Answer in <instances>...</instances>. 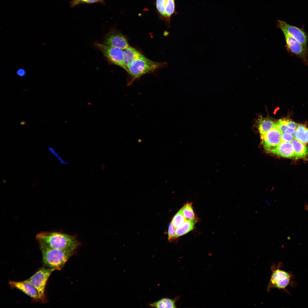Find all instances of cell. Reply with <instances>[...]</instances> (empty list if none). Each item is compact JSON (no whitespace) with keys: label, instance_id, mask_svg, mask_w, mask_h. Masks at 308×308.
Masks as SVG:
<instances>
[{"label":"cell","instance_id":"obj_23","mask_svg":"<svg viewBox=\"0 0 308 308\" xmlns=\"http://www.w3.org/2000/svg\"><path fill=\"white\" fill-rule=\"evenodd\" d=\"M96 3L105 4L104 0H72L70 2V5L71 7H73L82 3L91 4Z\"/></svg>","mask_w":308,"mask_h":308},{"label":"cell","instance_id":"obj_4","mask_svg":"<svg viewBox=\"0 0 308 308\" xmlns=\"http://www.w3.org/2000/svg\"><path fill=\"white\" fill-rule=\"evenodd\" d=\"M283 265L282 262H279L277 266L274 263L272 264L271 267V275L267 288L268 293L270 292L271 289L277 288L283 290L289 293L286 288L292 283L291 280L294 276L289 272L280 269Z\"/></svg>","mask_w":308,"mask_h":308},{"label":"cell","instance_id":"obj_18","mask_svg":"<svg viewBox=\"0 0 308 308\" xmlns=\"http://www.w3.org/2000/svg\"><path fill=\"white\" fill-rule=\"evenodd\" d=\"M151 307L155 308H176L175 301L167 298H164L149 305Z\"/></svg>","mask_w":308,"mask_h":308},{"label":"cell","instance_id":"obj_8","mask_svg":"<svg viewBox=\"0 0 308 308\" xmlns=\"http://www.w3.org/2000/svg\"><path fill=\"white\" fill-rule=\"evenodd\" d=\"M286 44L285 47L289 53L301 59L304 64L308 65V51L299 42L289 35L283 33Z\"/></svg>","mask_w":308,"mask_h":308},{"label":"cell","instance_id":"obj_24","mask_svg":"<svg viewBox=\"0 0 308 308\" xmlns=\"http://www.w3.org/2000/svg\"><path fill=\"white\" fill-rule=\"evenodd\" d=\"M289 119H281L276 122L275 127L278 129L282 133L288 127Z\"/></svg>","mask_w":308,"mask_h":308},{"label":"cell","instance_id":"obj_15","mask_svg":"<svg viewBox=\"0 0 308 308\" xmlns=\"http://www.w3.org/2000/svg\"><path fill=\"white\" fill-rule=\"evenodd\" d=\"M276 122L267 118H260L258 120V129L262 139L265 135L275 127Z\"/></svg>","mask_w":308,"mask_h":308},{"label":"cell","instance_id":"obj_27","mask_svg":"<svg viewBox=\"0 0 308 308\" xmlns=\"http://www.w3.org/2000/svg\"><path fill=\"white\" fill-rule=\"evenodd\" d=\"M294 138L292 134L285 133L282 134V141L291 143Z\"/></svg>","mask_w":308,"mask_h":308},{"label":"cell","instance_id":"obj_26","mask_svg":"<svg viewBox=\"0 0 308 308\" xmlns=\"http://www.w3.org/2000/svg\"><path fill=\"white\" fill-rule=\"evenodd\" d=\"M176 228L171 222L170 223L168 232V240L170 242L173 241L176 238L175 235Z\"/></svg>","mask_w":308,"mask_h":308},{"label":"cell","instance_id":"obj_13","mask_svg":"<svg viewBox=\"0 0 308 308\" xmlns=\"http://www.w3.org/2000/svg\"><path fill=\"white\" fill-rule=\"evenodd\" d=\"M144 56L138 50L130 46L124 50V64L127 70L128 67L133 61Z\"/></svg>","mask_w":308,"mask_h":308},{"label":"cell","instance_id":"obj_2","mask_svg":"<svg viewBox=\"0 0 308 308\" xmlns=\"http://www.w3.org/2000/svg\"><path fill=\"white\" fill-rule=\"evenodd\" d=\"M37 239L52 248L75 250L79 245L75 237L66 234L55 232H43L37 234Z\"/></svg>","mask_w":308,"mask_h":308},{"label":"cell","instance_id":"obj_1","mask_svg":"<svg viewBox=\"0 0 308 308\" xmlns=\"http://www.w3.org/2000/svg\"><path fill=\"white\" fill-rule=\"evenodd\" d=\"M38 242L43 264L48 268L60 270L74 254V250L54 248L41 241Z\"/></svg>","mask_w":308,"mask_h":308},{"label":"cell","instance_id":"obj_29","mask_svg":"<svg viewBox=\"0 0 308 308\" xmlns=\"http://www.w3.org/2000/svg\"><path fill=\"white\" fill-rule=\"evenodd\" d=\"M296 129L288 126L285 130L284 133H289L291 134H293Z\"/></svg>","mask_w":308,"mask_h":308},{"label":"cell","instance_id":"obj_16","mask_svg":"<svg viewBox=\"0 0 308 308\" xmlns=\"http://www.w3.org/2000/svg\"><path fill=\"white\" fill-rule=\"evenodd\" d=\"M294 138L302 143H308V128L303 125H298L293 134Z\"/></svg>","mask_w":308,"mask_h":308},{"label":"cell","instance_id":"obj_32","mask_svg":"<svg viewBox=\"0 0 308 308\" xmlns=\"http://www.w3.org/2000/svg\"><path fill=\"white\" fill-rule=\"evenodd\" d=\"M307 209L308 210V207H307Z\"/></svg>","mask_w":308,"mask_h":308},{"label":"cell","instance_id":"obj_22","mask_svg":"<svg viewBox=\"0 0 308 308\" xmlns=\"http://www.w3.org/2000/svg\"><path fill=\"white\" fill-rule=\"evenodd\" d=\"M166 0H156L155 6L158 14L163 20H166L165 3Z\"/></svg>","mask_w":308,"mask_h":308},{"label":"cell","instance_id":"obj_28","mask_svg":"<svg viewBox=\"0 0 308 308\" xmlns=\"http://www.w3.org/2000/svg\"><path fill=\"white\" fill-rule=\"evenodd\" d=\"M298 124L295 122L289 120L288 122V126L296 129Z\"/></svg>","mask_w":308,"mask_h":308},{"label":"cell","instance_id":"obj_20","mask_svg":"<svg viewBox=\"0 0 308 308\" xmlns=\"http://www.w3.org/2000/svg\"><path fill=\"white\" fill-rule=\"evenodd\" d=\"M181 209L186 220L195 219V215L191 203H187Z\"/></svg>","mask_w":308,"mask_h":308},{"label":"cell","instance_id":"obj_12","mask_svg":"<svg viewBox=\"0 0 308 308\" xmlns=\"http://www.w3.org/2000/svg\"><path fill=\"white\" fill-rule=\"evenodd\" d=\"M271 153L280 157L295 159V155L291 142L282 141Z\"/></svg>","mask_w":308,"mask_h":308},{"label":"cell","instance_id":"obj_11","mask_svg":"<svg viewBox=\"0 0 308 308\" xmlns=\"http://www.w3.org/2000/svg\"><path fill=\"white\" fill-rule=\"evenodd\" d=\"M9 283L11 287L20 290L33 299L40 300L37 289L26 280L21 281H10Z\"/></svg>","mask_w":308,"mask_h":308},{"label":"cell","instance_id":"obj_14","mask_svg":"<svg viewBox=\"0 0 308 308\" xmlns=\"http://www.w3.org/2000/svg\"><path fill=\"white\" fill-rule=\"evenodd\" d=\"M295 159H306L308 157V146L294 138L291 142Z\"/></svg>","mask_w":308,"mask_h":308},{"label":"cell","instance_id":"obj_10","mask_svg":"<svg viewBox=\"0 0 308 308\" xmlns=\"http://www.w3.org/2000/svg\"><path fill=\"white\" fill-rule=\"evenodd\" d=\"M282 134L276 127L266 133L262 139L264 148L271 153L281 142Z\"/></svg>","mask_w":308,"mask_h":308},{"label":"cell","instance_id":"obj_6","mask_svg":"<svg viewBox=\"0 0 308 308\" xmlns=\"http://www.w3.org/2000/svg\"><path fill=\"white\" fill-rule=\"evenodd\" d=\"M55 270L54 268H42L26 280L37 289L40 300L44 299L45 288L47 282L52 273Z\"/></svg>","mask_w":308,"mask_h":308},{"label":"cell","instance_id":"obj_25","mask_svg":"<svg viewBox=\"0 0 308 308\" xmlns=\"http://www.w3.org/2000/svg\"><path fill=\"white\" fill-rule=\"evenodd\" d=\"M48 149V151L56 158L60 163L63 165L68 164V162L64 159L52 147L49 146Z\"/></svg>","mask_w":308,"mask_h":308},{"label":"cell","instance_id":"obj_7","mask_svg":"<svg viewBox=\"0 0 308 308\" xmlns=\"http://www.w3.org/2000/svg\"><path fill=\"white\" fill-rule=\"evenodd\" d=\"M277 24L278 27L282 30L283 33H286L295 39L308 51L307 46L308 33L303 29L280 20H277Z\"/></svg>","mask_w":308,"mask_h":308},{"label":"cell","instance_id":"obj_5","mask_svg":"<svg viewBox=\"0 0 308 308\" xmlns=\"http://www.w3.org/2000/svg\"><path fill=\"white\" fill-rule=\"evenodd\" d=\"M94 45L110 63L120 66L127 72L124 64L123 50L98 42Z\"/></svg>","mask_w":308,"mask_h":308},{"label":"cell","instance_id":"obj_19","mask_svg":"<svg viewBox=\"0 0 308 308\" xmlns=\"http://www.w3.org/2000/svg\"><path fill=\"white\" fill-rule=\"evenodd\" d=\"M175 0H166L165 3V10L166 20L169 24L171 15L175 13Z\"/></svg>","mask_w":308,"mask_h":308},{"label":"cell","instance_id":"obj_17","mask_svg":"<svg viewBox=\"0 0 308 308\" xmlns=\"http://www.w3.org/2000/svg\"><path fill=\"white\" fill-rule=\"evenodd\" d=\"M196 221L195 219L186 220L182 225L176 228L175 231L176 238L185 234L192 230Z\"/></svg>","mask_w":308,"mask_h":308},{"label":"cell","instance_id":"obj_9","mask_svg":"<svg viewBox=\"0 0 308 308\" xmlns=\"http://www.w3.org/2000/svg\"><path fill=\"white\" fill-rule=\"evenodd\" d=\"M104 44L123 50L130 46L125 36L115 29H111L106 35Z\"/></svg>","mask_w":308,"mask_h":308},{"label":"cell","instance_id":"obj_21","mask_svg":"<svg viewBox=\"0 0 308 308\" xmlns=\"http://www.w3.org/2000/svg\"><path fill=\"white\" fill-rule=\"evenodd\" d=\"M186 220L181 209L174 216L171 222L176 228L182 225Z\"/></svg>","mask_w":308,"mask_h":308},{"label":"cell","instance_id":"obj_31","mask_svg":"<svg viewBox=\"0 0 308 308\" xmlns=\"http://www.w3.org/2000/svg\"><path fill=\"white\" fill-rule=\"evenodd\" d=\"M266 203H267L269 206H270V204L269 201H266Z\"/></svg>","mask_w":308,"mask_h":308},{"label":"cell","instance_id":"obj_30","mask_svg":"<svg viewBox=\"0 0 308 308\" xmlns=\"http://www.w3.org/2000/svg\"><path fill=\"white\" fill-rule=\"evenodd\" d=\"M17 73L19 76H22L25 75L26 72L25 70L21 68L17 70Z\"/></svg>","mask_w":308,"mask_h":308},{"label":"cell","instance_id":"obj_3","mask_svg":"<svg viewBox=\"0 0 308 308\" xmlns=\"http://www.w3.org/2000/svg\"><path fill=\"white\" fill-rule=\"evenodd\" d=\"M166 64L153 61L145 56L133 61L127 69V72L131 76L127 86L132 84L136 79L146 74L152 72L158 69L164 67Z\"/></svg>","mask_w":308,"mask_h":308}]
</instances>
